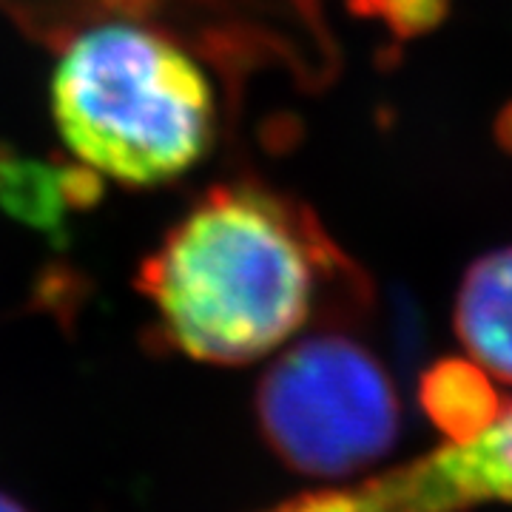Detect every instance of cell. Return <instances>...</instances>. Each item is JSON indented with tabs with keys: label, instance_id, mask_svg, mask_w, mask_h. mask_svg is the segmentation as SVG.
Listing matches in <instances>:
<instances>
[{
	"label": "cell",
	"instance_id": "obj_8",
	"mask_svg": "<svg viewBox=\"0 0 512 512\" xmlns=\"http://www.w3.org/2000/svg\"><path fill=\"white\" fill-rule=\"evenodd\" d=\"M365 12L390 23L393 32H421L444 12V0H359Z\"/></svg>",
	"mask_w": 512,
	"mask_h": 512
},
{
	"label": "cell",
	"instance_id": "obj_4",
	"mask_svg": "<svg viewBox=\"0 0 512 512\" xmlns=\"http://www.w3.org/2000/svg\"><path fill=\"white\" fill-rule=\"evenodd\" d=\"M512 504V407L470 439L362 478L350 487L313 490L262 512H467Z\"/></svg>",
	"mask_w": 512,
	"mask_h": 512
},
{
	"label": "cell",
	"instance_id": "obj_1",
	"mask_svg": "<svg viewBox=\"0 0 512 512\" xmlns=\"http://www.w3.org/2000/svg\"><path fill=\"white\" fill-rule=\"evenodd\" d=\"M319 225L262 185L222 183L174 222L137 271V291L165 345L205 365L237 367L308 325L333 268Z\"/></svg>",
	"mask_w": 512,
	"mask_h": 512
},
{
	"label": "cell",
	"instance_id": "obj_2",
	"mask_svg": "<svg viewBox=\"0 0 512 512\" xmlns=\"http://www.w3.org/2000/svg\"><path fill=\"white\" fill-rule=\"evenodd\" d=\"M49 100L74 157L131 188L180 180L217 140V97L200 63L128 20L74 37L52 72Z\"/></svg>",
	"mask_w": 512,
	"mask_h": 512
},
{
	"label": "cell",
	"instance_id": "obj_6",
	"mask_svg": "<svg viewBox=\"0 0 512 512\" xmlns=\"http://www.w3.org/2000/svg\"><path fill=\"white\" fill-rule=\"evenodd\" d=\"M421 404L450 441L470 439L501 416V404L487 370L461 359L439 362L424 373Z\"/></svg>",
	"mask_w": 512,
	"mask_h": 512
},
{
	"label": "cell",
	"instance_id": "obj_9",
	"mask_svg": "<svg viewBox=\"0 0 512 512\" xmlns=\"http://www.w3.org/2000/svg\"><path fill=\"white\" fill-rule=\"evenodd\" d=\"M0 512H29L23 504H20L18 498H12V495L0 493Z\"/></svg>",
	"mask_w": 512,
	"mask_h": 512
},
{
	"label": "cell",
	"instance_id": "obj_7",
	"mask_svg": "<svg viewBox=\"0 0 512 512\" xmlns=\"http://www.w3.org/2000/svg\"><path fill=\"white\" fill-rule=\"evenodd\" d=\"M55 168H40V165L23 163L18 157H12L9 151H0V202L23 214L29 220H57L55 214L63 205H83V197L74 194H94L97 188H80V183L92 180L89 168L83 165L80 174L72 171H60L52 174Z\"/></svg>",
	"mask_w": 512,
	"mask_h": 512
},
{
	"label": "cell",
	"instance_id": "obj_3",
	"mask_svg": "<svg viewBox=\"0 0 512 512\" xmlns=\"http://www.w3.org/2000/svg\"><path fill=\"white\" fill-rule=\"evenodd\" d=\"M254 410L276 458L316 478H345L387 456L402 421L382 362L345 333L305 336L276 356Z\"/></svg>",
	"mask_w": 512,
	"mask_h": 512
},
{
	"label": "cell",
	"instance_id": "obj_5",
	"mask_svg": "<svg viewBox=\"0 0 512 512\" xmlns=\"http://www.w3.org/2000/svg\"><path fill=\"white\" fill-rule=\"evenodd\" d=\"M456 333L481 370L512 384V248L481 256L467 271Z\"/></svg>",
	"mask_w": 512,
	"mask_h": 512
}]
</instances>
